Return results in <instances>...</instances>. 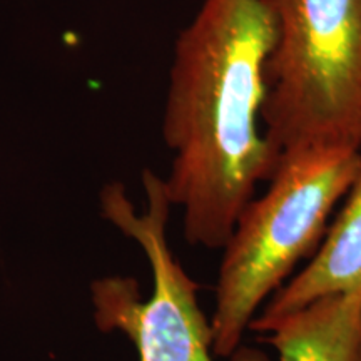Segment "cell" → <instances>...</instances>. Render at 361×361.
<instances>
[{"label":"cell","mask_w":361,"mask_h":361,"mask_svg":"<svg viewBox=\"0 0 361 361\" xmlns=\"http://www.w3.org/2000/svg\"><path fill=\"white\" fill-rule=\"evenodd\" d=\"M361 169V152L310 149L281 157L269 188L243 207L223 246L214 313L213 353L229 358L263 306L298 263L318 252L338 201Z\"/></svg>","instance_id":"2"},{"label":"cell","mask_w":361,"mask_h":361,"mask_svg":"<svg viewBox=\"0 0 361 361\" xmlns=\"http://www.w3.org/2000/svg\"><path fill=\"white\" fill-rule=\"evenodd\" d=\"M276 25L261 0H204L174 44L162 139L166 192L188 245L223 250L234 223L273 178L279 156L259 128Z\"/></svg>","instance_id":"1"},{"label":"cell","mask_w":361,"mask_h":361,"mask_svg":"<svg viewBox=\"0 0 361 361\" xmlns=\"http://www.w3.org/2000/svg\"><path fill=\"white\" fill-rule=\"evenodd\" d=\"M276 25L264 137L279 156L361 152V0H261Z\"/></svg>","instance_id":"3"},{"label":"cell","mask_w":361,"mask_h":361,"mask_svg":"<svg viewBox=\"0 0 361 361\" xmlns=\"http://www.w3.org/2000/svg\"><path fill=\"white\" fill-rule=\"evenodd\" d=\"M250 329L278 351L279 361H361V291L318 298L278 318H255Z\"/></svg>","instance_id":"5"},{"label":"cell","mask_w":361,"mask_h":361,"mask_svg":"<svg viewBox=\"0 0 361 361\" xmlns=\"http://www.w3.org/2000/svg\"><path fill=\"white\" fill-rule=\"evenodd\" d=\"M355 291H361V169L318 252L266 301L255 318H278L318 298Z\"/></svg>","instance_id":"6"},{"label":"cell","mask_w":361,"mask_h":361,"mask_svg":"<svg viewBox=\"0 0 361 361\" xmlns=\"http://www.w3.org/2000/svg\"><path fill=\"white\" fill-rule=\"evenodd\" d=\"M146 206L139 213L123 183L99 194L102 218L141 247L151 266L152 290L142 298L133 276L112 274L89 284L92 319L104 335L121 333L133 343L137 361H214L211 319L197 301L200 284L186 273L168 243L171 201L164 178L141 174ZM229 361H271L258 348L239 346Z\"/></svg>","instance_id":"4"}]
</instances>
